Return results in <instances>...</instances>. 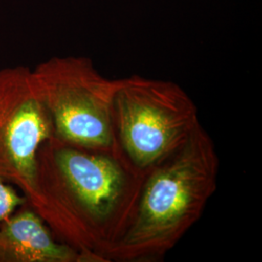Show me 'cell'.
<instances>
[{
	"instance_id": "8992f818",
	"label": "cell",
	"mask_w": 262,
	"mask_h": 262,
	"mask_svg": "<svg viewBox=\"0 0 262 262\" xmlns=\"http://www.w3.org/2000/svg\"><path fill=\"white\" fill-rule=\"evenodd\" d=\"M0 262H84L71 246L57 242L42 217L19 207L0 224Z\"/></svg>"
},
{
	"instance_id": "52a82bcc",
	"label": "cell",
	"mask_w": 262,
	"mask_h": 262,
	"mask_svg": "<svg viewBox=\"0 0 262 262\" xmlns=\"http://www.w3.org/2000/svg\"><path fill=\"white\" fill-rule=\"evenodd\" d=\"M26 204H28L27 197L14 186L0 179V224Z\"/></svg>"
},
{
	"instance_id": "5b68a950",
	"label": "cell",
	"mask_w": 262,
	"mask_h": 262,
	"mask_svg": "<svg viewBox=\"0 0 262 262\" xmlns=\"http://www.w3.org/2000/svg\"><path fill=\"white\" fill-rule=\"evenodd\" d=\"M54 136L51 116L35 90L31 70H0V179L30 202L36 190L40 146Z\"/></svg>"
},
{
	"instance_id": "7a4b0ae2",
	"label": "cell",
	"mask_w": 262,
	"mask_h": 262,
	"mask_svg": "<svg viewBox=\"0 0 262 262\" xmlns=\"http://www.w3.org/2000/svg\"><path fill=\"white\" fill-rule=\"evenodd\" d=\"M219 170L214 141L200 123L182 148L147 175L133 221L108 261L162 258L204 213Z\"/></svg>"
},
{
	"instance_id": "3957f363",
	"label": "cell",
	"mask_w": 262,
	"mask_h": 262,
	"mask_svg": "<svg viewBox=\"0 0 262 262\" xmlns=\"http://www.w3.org/2000/svg\"><path fill=\"white\" fill-rule=\"evenodd\" d=\"M113 122L118 145L147 175L182 148L200 124L196 104L182 86L138 75L120 79Z\"/></svg>"
},
{
	"instance_id": "6da1fadb",
	"label": "cell",
	"mask_w": 262,
	"mask_h": 262,
	"mask_svg": "<svg viewBox=\"0 0 262 262\" xmlns=\"http://www.w3.org/2000/svg\"><path fill=\"white\" fill-rule=\"evenodd\" d=\"M36 164L28 206L84 262H109L107 254L133 221L147 174L120 146L92 150L55 136L40 146Z\"/></svg>"
},
{
	"instance_id": "277c9868",
	"label": "cell",
	"mask_w": 262,
	"mask_h": 262,
	"mask_svg": "<svg viewBox=\"0 0 262 262\" xmlns=\"http://www.w3.org/2000/svg\"><path fill=\"white\" fill-rule=\"evenodd\" d=\"M35 90L51 116L58 140L92 150L117 143L113 103L120 84L101 75L84 56H55L31 70Z\"/></svg>"
}]
</instances>
